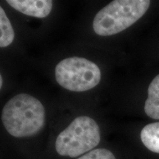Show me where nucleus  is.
Returning a JSON list of instances; mask_svg holds the SVG:
<instances>
[{
    "label": "nucleus",
    "instance_id": "nucleus-3",
    "mask_svg": "<svg viewBox=\"0 0 159 159\" xmlns=\"http://www.w3.org/2000/svg\"><path fill=\"white\" fill-rule=\"evenodd\" d=\"M100 142V130L93 119L77 117L57 136L55 150L62 156L75 158L90 152Z\"/></svg>",
    "mask_w": 159,
    "mask_h": 159
},
{
    "label": "nucleus",
    "instance_id": "nucleus-6",
    "mask_svg": "<svg viewBox=\"0 0 159 159\" xmlns=\"http://www.w3.org/2000/svg\"><path fill=\"white\" fill-rule=\"evenodd\" d=\"M146 114L153 119H159V75L152 80L148 88V97L144 103Z\"/></svg>",
    "mask_w": 159,
    "mask_h": 159
},
{
    "label": "nucleus",
    "instance_id": "nucleus-9",
    "mask_svg": "<svg viewBox=\"0 0 159 159\" xmlns=\"http://www.w3.org/2000/svg\"><path fill=\"white\" fill-rule=\"evenodd\" d=\"M77 159H116L114 155L107 149H95Z\"/></svg>",
    "mask_w": 159,
    "mask_h": 159
},
{
    "label": "nucleus",
    "instance_id": "nucleus-1",
    "mask_svg": "<svg viewBox=\"0 0 159 159\" xmlns=\"http://www.w3.org/2000/svg\"><path fill=\"white\" fill-rule=\"evenodd\" d=\"M2 120L11 136L16 138L34 136L44 126L45 109L35 97L20 94L4 106Z\"/></svg>",
    "mask_w": 159,
    "mask_h": 159
},
{
    "label": "nucleus",
    "instance_id": "nucleus-7",
    "mask_svg": "<svg viewBox=\"0 0 159 159\" xmlns=\"http://www.w3.org/2000/svg\"><path fill=\"white\" fill-rule=\"evenodd\" d=\"M141 140L152 152L159 153V122L147 125L141 131Z\"/></svg>",
    "mask_w": 159,
    "mask_h": 159
},
{
    "label": "nucleus",
    "instance_id": "nucleus-10",
    "mask_svg": "<svg viewBox=\"0 0 159 159\" xmlns=\"http://www.w3.org/2000/svg\"><path fill=\"white\" fill-rule=\"evenodd\" d=\"M2 83H3V79H2V75L0 76V87H2Z\"/></svg>",
    "mask_w": 159,
    "mask_h": 159
},
{
    "label": "nucleus",
    "instance_id": "nucleus-5",
    "mask_svg": "<svg viewBox=\"0 0 159 159\" xmlns=\"http://www.w3.org/2000/svg\"><path fill=\"white\" fill-rule=\"evenodd\" d=\"M12 7L30 16L47 17L52 8V1L49 0H7Z\"/></svg>",
    "mask_w": 159,
    "mask_h": 159
},
{
    "label": "nucleus",
    "instance_id": "nucleus-4",
    "mask_svg": "<svg viewBox=\"0 0 159 159\" xmlns=\"http://www.w3.org/2000/svg\"><path fill=\"white\" fill-rule=\"evenodd\" d=\"M55 78L57 83L67 90L85 91L99 84L101 71L92 61L84 57H71L57 63Z\"/></svg>",
    "mask_w": 159,
    "mask_h": 159
},
{
    "label": "nucleus",
    "instance_id": "nucleus-8",
    "mask_svg": "<svg viewBox=\"0 0 159 159\" xmlns=\"http://www.w3.org/2000/svg\"><path fill=\"white\" fill-rule=\"evenodd\" d=\"M15 33L11 21L2 7H0V47H8L14 40Z\"/></svg>",
    "mask_w": 159,
    "mask_h": 159
},
{
    "label": "nucleus",
    "instance_id": "nucleus-2",
    "mask_svg": "<svg viewBox=\"0 0 159 159\" xmlns=\"http://www.w3.org/2000/svg\"><path fill=\"white\" fill-rule=\"evenodd\" d=\"M150 5L149 0H115L111 2L95 16L93 29L101 36L117 34L141 19Z\"/></svg>",
    "mask_w": 159,
    "mask_h": 159
}]
</instances>
